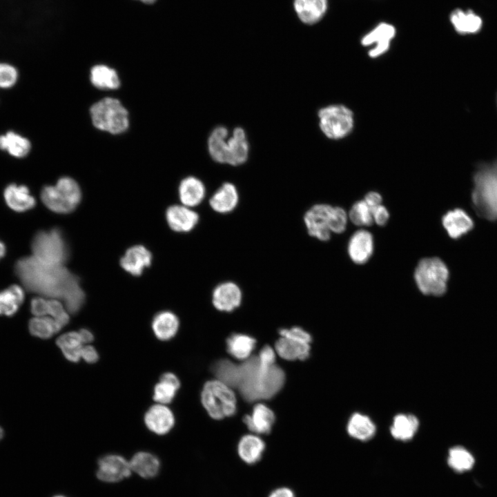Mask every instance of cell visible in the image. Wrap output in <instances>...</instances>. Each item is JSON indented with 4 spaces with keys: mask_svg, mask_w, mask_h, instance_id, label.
Instances as JSON below:
<instances>
[{
    "mask_svg": "<svg viewBox=\"0 0 497 497\" xmlns=\"http://www.w3.org/2000/svg\"><path fill=\"white\" fill-rule=\"evenodd\" d=\"M275 418L273 411L263 404L256 405L252 413L246 415L243 421L253 432L265 434L270 433Z\"/></svg>",
    "mask_w": 497,
    "mask_h": 497,
    "instance_id": "21",
    "label": "cell"
},
{
    "mask_svg": "<svg viewBox=\"0 0 497 497\" xmlns=\"http://www.w3.org/2000/svg\"><path fill=\"white\" fill-rule=\"evenodd\" d=\"M55 186L64 197L76 208L81 198V193L78 184L70 177H63L57 181Z\"/></svg>",
    "mask_w": 497,
    "mask_h": 497,
    "instance_id": "42",
    "label": "cell"
},
{
    "mask_svg": "<svg viewBox=\"0 0 497 497\" xmlns=\"http://www.w3.org/2000/svg\"><path fill=\"white\" fill-rule=\"evenodd\" d=\"M243 298L240 286L232 281L218 284L213 290L211 301L213 306L222 312H231L238 308Z\"/></svg>",
    "mask_w": 497,
    "mask_h": 497,
    "instance_id": "11",
    "label": "cell"
},
{
    "mask_svg": "<svg viewBox=\"0 0 497 497\" xmlns=\"http://www.w3.org/2000/svg\"><path fill=\"white\" fill-rule=\"evenodd\" d=\"M178 193L182 204L192 208L203 202L206 191L202 181L196 177L188 176L181 181Z\"/></svg>",
    "mask_w": 497,
    "mask_h": 497,
    "instance_id": "18",
    "label": "cell"
},
{
    "mask_svg": "<svg viewBox=\"0 0 497 497\" xmlns=\"http://www.w3.org/2000/svg\"><path fill=\"white\" fill-rule=\"evenodd\" d=\"M239 200L236 186L233 183L224 182L211 196L208 204L216 213L225 215L231 213L237 208Z\"/></svg>",
    "mask_w": 497,
    "mask_h": 497,
    "instance_id": "14",
    "label": "cell"
},
{
    "mask_svg": "<svg viewBox=\"0 0 497 497\" xmlns=\"http://www.w3.org/2000/svg\"><path fill=\"white\" fill-rule=\"evenodd\" d=\"M54 497H65V496H63L59 495V496H54Z\"/></svg>",
    "mask_w": 497,
    "mask_h": 497,
    "instance_id": "58",
    "label": "cell"
},
{
    "mask_svg": "<svg viewBox=\"0 0 497 497\" xmlns=\"http://www.w3.org/2000/svg\"><path fill=\"white\" fill-rule=\"evenodd\" d=\"M31 144L30 141L13 131H9L0 135V149L6 150L10 155L22 158L30 152Z\"/></svg>",
    "mask_w": 497,
    "mask_h": 497,
    "instance_id": "33",
    "label": "cell"
},
{
    "mask_svg": "<svg viewBox=\"0 0 497 497\" xmlns=\"http://www.w3.org/2000/svg\"><path fill=\"white\" fill-rule=\"evenodd\" d=\"M258 358L260 362L265 364L272 365L275 364V352L269 346H265L261 349Z\"/></svg>",
    "mask_w": 497,
    "mask_h": 497,
    "instance_id": "51",
    "label": "cell"
},
{
    "mask_svg": "<svg viewBox=\"0 0 497 497\" xmlns=\"http://www.w3.org/2000/svg\"><path fill=\"white\" fill-rule=\"evenodd\" d=\"M166 218L170 228L178 233L193 231L199 221V214L193 208L183 204H175L168 208Z\"/></svg>",
    "mask_w": 497,
    "mask_h": 497,
    "instance_id": "13",
    "label": "cell"
},
{
    "mask_svg": "<svg viewBox=\"0 0 497 497\" xmlns=\"http://www.w3.org/2000/svg\"><path fill=\"white\" fill-rule=\"evenodd\" d=\"M442 223L448 235L454 239L461 237L474 226L471 217L460 208L447 212L442 218Z\"/></svg>",
    "mask_w": 497,
    "mask_h": 497,
    "instance_id": "22",
    "label": "cell"
},
{
    "mask_svg": "<svg viewBox=\"0 0 497 497\" xmlns=\"http://www.w3.org/2000/svg\"><path fill=\"white\" fill-rule=\"evenodd\" d=\"M449 21L454 30L462 35L476 33L483 26L481 17L470 10L457 8L452 10Z\"/></svg>",
    "mask_w": 497,
    "mask_h": 497,
    "instance_id": "23",
    "label": "cell"
},
{
    "mask_svg": "<svg viewBox=\"0 0 497 497\" xmlns=\"http://www.w3.org/2000/svg\"><path fill=\"white\" fill-rule=\"evenodd\" d=\"M17 275L32 292L61 300L67 311L77 313L82 307L85 294L78 277L64 265L49 264L35 257H23L15 265Z\"/></svg>",
    "mask_w": 497,
    "mask_h": 497,
    "instance_id": "1",
    "label": "cell"
},
{
    "mask_svg": "<svg viewBox=\"0 0 497 497\" xmlns=\"http://www.w3.org/2000/svg\"><path fill=\"white\" fill-rule=\"evenodd\" d=\"M333 207L327 204H317L305 212L304 223L310 236L324 242L330 239Z\"/></svg>",
    "mask_w": 497,
    "mask_h": 497,
    "instance_id": "9",
    "label": "cell"
},
{
    "mask_svg": "<svg viewBox=\"0 0 497 497\" xmlns=\"http://www.w3.org/2000/svg\"><path fill=\"white\" fill-rule=\"evenodd\" d=\"M373 251V238L370 232L360 229L355 231L348 244V253L351 260L357 264H364L371 256Z\"/></svg>",
    "mask_w": 497,
    "mask_h": 497,
    "instance_id": "16",
    "label": "cell"
},
{
    "mask_svg": "<svg viewBox=\"0 0 497 497\" xmlns=\"http://www.w3.org/2000/svg\"><path fill=\"white\" fill-rule=\"evenodd\" d=\"M90 114L93 125L99 130L119 134L128 127V111L117 99L106 97L95 103Z\"/></svg>",
    "mask_w": 497,
    "mask_h": 497,
    "instance_id": "4",
    "label": "cell"
},
{
    "mask_svg": "<svg viewBox=\"0 0 497 497\" xmlns=\"http://www.w3.org/2000/svg\"><path fill=\"white\" fill-rule=\"evenodd\" d=\"M448 464L453 469L462 472L473 467L474 459L465 448L454 447L449 449Z\"/></svg>",
    "mask_w": 497,
    "mask_h": 497,
    "instance_id": "41",
    "label": "cell"
},
{
    "mask_svg": "<svg viewBox=\"0 0 497 497\" xmlns=\"http://www.w3.org/2000/svg\"><path fill=\"white\" fill-rule=\"evenodd\" d=\"M347 221V212L342 208L333 206L331 219V233H343L346 229Z\"/></svg>",
    "mask_w": 497,
    "mask_h": 497,
    "instance_id": "46",
    "label": "cell"
},
{
    "mask_svg": "<svg viewBox=\"0 0 497 497\" xmlns=\"http://www.w3.org/2000/svg\"><path fill=\"white\" fill-rule=\"evenodd\" d=\"M448 278L446 264L436 257L420 260L414 272L416 284L425 295H443L447 291Z\"/></svg>",
    "mask_w": 497,
    "mask_h": 497,
    "instance_id": "5",
    "label": "cell"
},
{
    "mask_svg": "<svg viewBox=\"0 0 497 497\" xmlns=\"http://www.w3.org/2000/svg\"><path fill=\"white\" fill-rule=\"evenodd\" d=\"M152 255L144 246L136 245L128 248L120 260L121 267L131 275H140L150 265Z\"/></svg>",
    "mask_w": 497,
    "mask_h": 497,
    "instance_id": "20",
    "label": "cell"
},
{
    "mask_svg": "<svg viewBox=\"0 0 497 497\" xmlns=\"http://www.w3.org/2000/svg\"><path fill=\"white\" fill-rule=\"evenodd\" d=\"M28 329L32 335L41 339L50 338L59 331L53 319L46 315L30 319Z\"/></svg>",
    "mask_w": 497,
    "mask_h": 497,
    "instance_id": "39",
    "label": "cell"
},
{
    "mask_svg": "<svg viewBox=\"0 0 497 497\" xmlns=\"http://www.w3.org/2000/svg\"><path fill=\"white\" fill-rule=\"evenodd\" d=\"M4 199L8 206L17 212H23L33 208L35 199L30 194L28 187L12 184L4 190Z\"/></svg>",
    "mask_w": 497,
    "mask_h": 497,
    "instance_id": "24",
    "label": "cell"
},
{
    "mask_svg": "<svg viewBox=\"0 0 497 497\" xmlns=\"http://www.w3.org/2000/svg\"><path fill=\"white\" fill-rule=\"evenodd\" d=\"M132 472L129 461L117 454H109L98 462L97 478L104 482L116 483L128 478Z\"/></svg>",
    "mask_w": 497,
    "mask_h": 497,
    "instance_id": "12",
    "label": "cell"
},
{
    "mask_svg": "<svg viewBox=\"0 0 497 497\" xmlns=\"http://www.w3.org/2000/svg\"><path fill=\"white\" fill-rule=\"evenodd\" d=\"M32 251L39 261L56 265H64L69 255L67 244L57 228L38 232L32 240Z\"/></svg>",
    "mask_w": 497,
    "mask_h": 497,
    "instance_id": "6",
    "label": "cell"
},
{
    "mask_svg": "<svg viewBox=\"0 0 497 497\" xmlns=\"http://www.w3.org/2000/svg\"><path fill=\"white\" fill-rule=\"evenodd\" d=\"M79 334L83 344L91 342L94 339V335L90 331L86 329L79 330Z\"/></svg>",
    "mask_w": 497,
    "mask_h": 497,
    "instance_id": "54",
    "label": "cell"
},
{
    "mask_svg": "<svg viewBox=\"0 0 497 497\" xmlns=\"http://www.w3.org/2000/svg\"><path fill=\"white\" fill-rule=\"evenodd\" d=\"M6 253L5 245L0 241V259L4 256Z\"/></svg>",
    "mask_w": 497,
    "mask_h": 497,
    "instance_id": "55",
    "label": "cell"
},
{
    "mask_svg": "<svg viewBox=\"0 0 497 497\" xmlns=\"http://www.w3.org/2000/svg\"><path fill=\"white\" fill-rule=\"evenodd\" d=\"M275 350L284 360H304L309 357L311 346L308 343L281 337L275 342Z\"/></svg>",
    "mask_w": 497,
    "mask_h": 497,
    "instance_id": "29",
    "label": "cell"
},
{
    "mask_svg": "<svg viewBox=\"0 0 497 497\" xmlns=\"http://www.w3.org/2000/svg\"><path fill=\"white\" fill-rule=\"evenodd\" d=\"M81 358L87 363L92 364L98 360L99 355L94 347L86 345L82 347Z\"/></svg>",
    "mask_w": 497,
    "mask_h": 497,
    "instance_id": "50",
    "label": "cell"
},
{
    "mask_svg": "<svg viewBox=\"0 0 497 497\" xmlns=\"http://www.w3.org/2000/svg\"><path fill=\"white\" fill-rule=\"evenodd\" d=\"M364 202L368 204L371 209L382 204V196L379 193L376 191L369 192L364 198Z\"/></svg>",
    "mask_w": 497,
    "mask_h": 497,
    "instance_id": "52",
    "label": "cell"
},
{
    "mask_svg": "<svg viewBox=\"0 0 497 497\" xmlns=\"http://www.w3.org/2000/svg\"><path fill=\"white\" fill-rule=\"evenodd\" d=\"M228 131L223 126L215 127L207 141L208 151L211 158L220 164H226Z\"/></svg>",
    "mask_w": 497,
    "mask_h": 497,
    "instance_id": "28",
    "label": "cell"
},
{
    "mask_svg": "<svg viewBox=\"0 0 497 497\" xmlns=\"http://www.w3.org/2000/svg\"><path fill=\"white\" fill-rule=\"evenodd\" d=\"M201 401L208 415L216 420L234 415L237 400L231 387L220 380L206 382L201 393Z\"/></svg>",
    "mask_w": 497,
    "mask_h": 497,
    "instance_id": "3",
    "label": "cell"
},
{
    "mask_svg": "<svg viewBox=\"0 0 497 497\" xmlns=\"http://www.w3.org/2000/svg\"><path fill=\"white\" fill-rule=\"evenodd\" d=\"M138 1H140L141 2H142L144 3L150 4V3H155L157 0H138Z\"/></svg>",
    "mask_w": 497,
    "mask_h": 497,
    "instance_id": "56",
    "label": "cell"
},
{
    "mask_svg": "<svg viewBox=\"0 0 497 497\" xmlns=\"http://www.w3.org/2000/svg\"><path fill=\"white\" fill-rule=\"evenodd\" d=\"M48 315L55 322L59 331L69 322V315L66 311V307L57 299L48 300Z\"/></svg>",
    "mask_w": 497,
    "mask_h": 497,
    "instance_id": "44",
    "label": "cell"
},
{
    "mask_svg": "<svg viewBox=\"0 0 497 497\" xmlns=\"http://www.w3.org/2000/svg\"><path fill=\"white\" fill-rule=\"evenodd\" d=\"M293 8L299 19L307 25L320 21L329 8V0H294Z\"/></svg>",
    "mask_w": 497,
    "mask_h": 497,
    "instance_id": "17",
    "label": "cell"
},
{
    "mask_svg": "<svg viewBox=\"0 0 497 497\" xmlns=\"http://www.w3.org/2000/svg\"><path fill=\"white\" fill-rule=\"evenodd\" d=\"M129 463L132 471L144 478L155 476L160 468V462L158 458L153 454L146 451L135 454Z\"/></svg>",
    "mask_w": 497,
    "mask_h": 497,
    "instance_id": "30",
    "label": "cell"
},
{
    "mask_svg": "<svg viewBox=\"0 0 497 497\" xmlns=\"http://www.w3.org/2000/svg\"><path fill=\"white\" fill-rule=\"evenodd\" d=\"M279 333L281 337H285L296 341L311 344L312 341V337L303 329L294 327L291 329H282L280 330Z\"/></svg>",
    "mask_w": 497,
    "mask_h": 497,
    "instance_id": "47",
    "label": "cell"
},
{
    "mask_svg": "<svg viewBox=\"0 0 497 497\" xmlns=\"http://www.w3.org/2000/svg\"><path fill=\"white\" fill-rule=\"evenodd\" d=\"M255 340L245 334L235 333L231 335L226 341L228 352L238 360L248 359L255 349Z\"/></svg>",
    "mask_w": 497,
    "mask_h": 497,
    "instance_id": "34",
    "label": "cell"
},
{
    "mask_svg": "<svg viewBox=\"0 0 497 497\" xmlns=\"http://www.w3.org/2000/svg\"><path fill=\"white\" fill-rule=\"evenodd\" d=\"M179 387L177 376L170 372L165 373L154 387L153 398L159 404H168L173 400Z\"/></svg>",
    "mask_w": 497,
    "mask_h": 497,
    "instance_id": "32",
    "label": "cell"
},
{
    "mask_svg": "<svg viewBox=\"0 0 497 497\" xmlns=\"http://www.w3.org/2000/svg\"><path fill=\"white\" fill-rule=\"evenodd\" d=\"M18 79V72L12 65L0 63V88H9L13 86Z\"/></svg>",
    "mask_w": 497,
    "mask_h": 497,
    "instance_id": "45",
    "label": "cell"
},
{
    "mask_svg": "<svg viewBox=\"0 0 497 497\" xmlns=\"http://www.w3.org/2000/svg\"><path fill=\"white\" fill-rule=\"evenodd\" d=\"M57 345L68 360L77 362L81 359L83 343L78 331L61 335L57 340Z\"/></svg>",
    "mask_w": 497,
    "mask_h": 497,
    "instance_id": "37",
    "label": "cell"
},
{
    "mask_svg": "<svg viewBox=\"0 0 497 497\" xmlns=\"http://www.w3.org/2000/svg\"><path fill=\"white\" fill-rule=\"evenodd\" d=\"M347 431L351 437L360 441H367L375 436L376 427L368 416L358 412L349 418Z\"/></svg>",
    "mask_w": 497,
    "mask_h": 497,
    "instance_id": "27",
    "label": "cell"
},
{
    "mask_svg": "<svg viewBox=\"0 0 497 497\" xmlns=\"http://www.w3.org/2000/svg\"><path fill=\"white\" fill-rule=\"evenodd\" d=\"M24 300V292L18 285H12L0 291V315L12 316L18 311Z\"/></svg>",
    "mask_w": 497,
    "mask_h": 497,
    "instance_id": "35",
    "label": "cell"
},
{
    "mask_svg": "<svg viewBox=\"0 0 497 497\" xmlns=\"http://www.w3.org/2000/svg\"><path fill=\"white\" fill-rule=\"evenodd\" d=\"M396 33V28L392 23L382 21L362 37L360 43L364 47H371L368 55L375 59L389 50Z\"/></svg>",
    "mask_w": 497,
    "mask_h": 497,
    "instance_id": "10",
    "label": "cell"
},
{
    "mask_svg": "<svg viewBox=\"0 0 497 497\" xmlns=\"http://www.w3.org/2000/svg\"><path fill=\"white\" fill-rule=\"evenodd\" d=\"M3 434H4L3 430V429L0 427V440H1L2 439V438L3 437Z\"/></svg>",
    "mask_w": 497,
    "mask_h": 497,
    "instance_id": "57",
    "label": "cell"
},
{
    "mask_svg": "<svg viewBox=\"0 0 497 497\" xmlns=\"http://www.w3.org/2000/svg\"><path fill=\"white\" fill-rule=\"evenodd\" d=\"M212 370L218 380L231 387L237 388L239 365L228 360H221L213 366Z\"/></svg>",
    "mask_w": 497,
    "mask_h": 497,
    "instance_id": "40",
    "label": "cell"
},
{
    "mask_svg": "<svg viewBox=\"0 0 497 497\" xmlns=\"http://www.w3.org/2000/svg\"><path fill=\"white\" fill-rule=\"evenodd\" d=\"M474 202L479 211L497 218V170L494 165L481 168L474 177Z\"/></svg>",
    "mask_w": 497,
    "mask_h": 497,
    "instance_id": "7",
    "label": "cell"
},
{
    "mask_svg": "<svg viewBox=\"0 0 497 497\" xmlns=\"http://www.w3.org/2000/svg\"><path fill=\"white\" fill-rule=\"evenodd\" d=\"M318 117L321 131L331 139L344 138L353 128V113L342 104H333L322 108L318 111Z\"/></svg>",
    "mask_w": 497,
    "mask_h": 497,
    "instance_id": "8",
    "label": "cell"
},
{
    "mask_svg": "<svg viewBox=\"0 0 497 497\" xmlns=\"http://www.w3.org/2000/svg\"><path fill=\"white\" fill-rule=\"evenodd\" d=\"M265 449L264 441L258 436L246 435L239 442L237 451L241 459L247 464L260 460Z\"/></svg>",
    "mask_w": 497,
    "mask_h": 497,
    "instance_id": "31",
    "label": "cell"
},
{
    "mask_svg": "<svg viewBox=\"0 0 497 497\" xmlns=\"http://www.w3.org/2000/svg\"><path fill=\"white\" fill-rule=\"evenodd\" d=\"M43 203L51 211L57 213H68L75 208L60 194L55 186H46L41 192Z\"/></svg>",
    "mask_w": 497,
    "mask_h": 497,
    "instance_id": "38",
    "label": "cell"
},
{
    "mask_svg": "<svg viewBox=\"0 0 497 497\" xmlns=\"http://www.w3.org/2000/svg\"><path fill=\"white\" fill-rule=\"evenodd\" d=\"M30 309L35 316L47 315L48 312V300L41 297L33 298L31 300Z\"/></svg>",
    "mask_w": 497,
    "mask_h": 497,
    "instance_id": "48",
    "label": "cell"
},
{
    "mask_svg": "<svg viewBox=\"0 0 497 497\" xmlns=\"http://www.w3.org/2000/svg\"><path fill=\"white\" fill-rule=\"evenodd\" d=\"M92 84L100 89H116L120 85L117 72L105 65H96L90 70Z\"/></svg>",
    "mask_w": 497,
    "mask_h": 497,
    "instance_id": "36",
    "label": "cell"
},
{
    "mask_svg": "<svg viewBox=\"0 0 497 497\" xmlns=\"http://www.w3.org/2000/svg\"><path fill=\"white\" fill-rule=\"evenodd\" d=\"M177 316L171 311H164L156 314L152 322V329L157 338L167 341L173 338L179 329Z\"/></svg>",
    "mask_w": 497,
    "mask_h": 497,
    "instance_id": "26",
    "label": "cell"
},
{
    "mask_svg": "<svg viewBox=\"0 0 497 497\" xmlns=\"http://www.w3.org/2000/svg\"><path fill=\"white\" fill-rule=\"evenodd\" d=\"M249 146L244 130L241 127L234 128L228 139L227 162L231 166L244 164L248 157Z\"/></svg>",
    "mask_w": 497,
    "mask_h": 497,
    "instance_id": "19",
    "label": "cell"
},
{
    "mask_svg": "<svg viewBox=\"0 0 497 497\" xmlns=\"http://www.w3.org/2000/svg\"><path fill=\"white\" fill-rule=\"evenodd\" d=\"M148 429L157 435L169 432L175 424L173 412L162 404H157L148 409L144 416Z\"/></svg>",
    "mask_w": 497,
    "mask_h": 497,
    "instance_id": "15",
    "label": "cell"
},
{
    "mask_svg": "<svg viewBox=\"0 0 497 497\" xmlns=\"http://www.w3.org/2000/svg\"><path fill=\"white\" fill-rule=\"evenodd\" d=\"M419 426V420L415 415L399 413L393 419L390 433L398 440L408 441L414 437Z\"/></svg>",
    "mask_w": 497,
    "mask_h": 497,
    "instance_id": "25",
    "label": "cell"
},
{
    "mask_svg": "<svg viewBox=\"0 0 497 497\" xmlns=\"http://www.w3.org/2000/svg\"><path fill=\"white\" fill-rule=\"evenodd\" d=\"M269 497H295V495L290 489L281 487L274 490Z\"/></svg>",
    "mask_w": 497,
    "mask_h": 497,
    "instance_id": "53",
    "label": "cell"
},
{
    "mask_svg": "<svg viewBox=\"0 0 497 497\" xmlns=\"http://www.w3.org/2000/svg\"><path fill=\"white\" fill-rule=\"evenodd\" d=\"M373 222L379 226H384L388 221L389 213L388 210L382 204L377 206L371 209Z\"/></svg>",
    "mask_w": 497,
    "mask_h": 497,
    "instance_id": "49",
    "label": "cell"
},
{
    "mask_svg": "<svg viewBox=\"0 0 497 497\" xmlns=\"http://www.w3.org/2000/svg\"><path fill=\"white\" fill-rule=\"evenodd\" d=\"M348 217L352 223L359 226H370L373 222L371 209L364 199L353 204Z\"/></svg>",
    "mask_w": 497,
    "mask_h": 497,
    "instance_id": "43",
    "label": "cell"
},
{
    "mask_svg": "<svg viewBox=\"0 0 497 497\" xmlns=\"http://www.w3.org/2000/svg\"><path fill=\"white\" fill-rule=\"evenodd\" d=\"M285 381L284 371L275 364H265L258 356H252L239 365L237 388L242 396L248 402L269 399L283 387Z\"/></svg>",
    "mask_w": 497,
    "mask_h": 497,
    "instance_id": "2",
    "label": "cell"
}]
</instances>
